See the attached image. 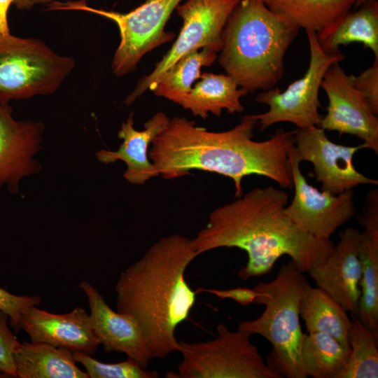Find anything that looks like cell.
<instances>
[{
  "label": "cell",
  "instance_id": "cell-1",
  "mask_svg": "<svg viewBox=\"0 0 378 378\" xmlns=\"http://www.w3.org/2000/svg\"><path fill=\"white\" fill-rule=\"evenodd\" d=\"M255 125L246 115L229 130L212 132L186 118L174 117L153 141L148 157L165 179L180 178L191 170L230 178L236 197L243 195L242 180L249 175L265 176L290 188L289 153L295 146V130L278 129L270 139L258 141L253 139Z\"/></svg>",
  "mask_w": 378,
  "mask_h": 378
},
{
  "label": "cell",
  "instance_id": "cell-2",
  "mask_svg": "<svg viewBox=\"0 0 378 378\" xmlns=\"http://www.w3.org/2000/svg\"><path fill=\"white\" fill-rule=\"evenodd\" d=\"M212 211L208 223L191 239L200 255L221 247L246 252V265L238 272L243 281L269 273L288 255L300 272L323 262L334 247L303 230L286 214L288 195L273 186L255 188Z\"/></svg>",
  "mask_w": 378,
  "mask_h": 378
},
{
  "label": "cell",
  "instance_id": "cell-3",
  "mask_svg": "<svg viewBox=\"0 0 378 378\" xmlns=\"http://www.w3.org/2000/svg\"><path fill=\"white\" fill-rule=\"evenodd\" d=\"M197 256L191 239L171 234L155 242L118 279L116 311L137 321L153 358L180 349L175 331L188 318L197 293L185 272Z\"/></svg>",
  "mask_w": 378,
  "mask_h": 378
},
{
  "label": "cell",
  "instance_id": "cell-4",
  "mask_svg": "<svg viewBox=\"0 0 378 378\" xmlns=\"http://www.w3.org/2000/svg\"><path fill=\"white\" fill-rule=\"evenodd\" d=\"M299 29L262 0H241L223 30L218 62L248 92L273 88Z\"/></svg>",
  "mask_w": 378,
  "mask_h": 378
},
{
  "label": "cell",
  "instance_id": "cell-5",
  "mask_svg": "<svg viewBox=\"0 0 378 378\" xmlns=\"http://www.w3.org/2000/svg\"><path fill=\"white\" fill-rule=\"evenodd\" d=\"M307 282L291 260L282 265L273 280L259 282L253 287L259 293L253 303L265 307L262 314L238 326V330L258 334L271 343L267 365L281 378H307L300 356L304 333L299 306Z\"/></svg>",
  "mask_w": 378,
  "mask_h": 378
},
{
  "label": "cell",
  "instance_id": "cell-6",
  "mask_svg": "<svg viewBox=\"0 0 378 378\" xmlns=\"http://www.w3.org/2000/svg\"><path fill=\"white\" fill-rule=\"evenodd\" d=\"M74 66L41 40L0 34V103L52 94Z\"/></svg>",
  "mask_w": 378,
  "mask_h": 378
},
{
  "label": "cell",
  "instance_id": "cell-7",
  "mask_svg": "<svg viewBox=\"0 0 378 378\" xmlns=\"http://www.w3.org/2000/svg\"><path fill=\"white\" fill-rule=\"evenodd\" d=\"M214 340L188 343L180 341L182 360L171 378H281L265 363L251 332L231 331L223 323Z\"/></svg>",
  "mask_w": 378,
  "mask_h": 378
},
{
  "label": "cell",
  "instance_id": "cell-8",
  "mask_svg": "<svg viewBox=\"0 0 378 378\" xmlns=\"http://www.w3.org/2000/svg\"><path fill=\"white\" fill-rule=\"evenodd\" d=\"M182 0H146L134 10L122 13L89 6L85 0L52 1L49 10H76L92 13L113 21L120 41L113 57L111 69L117 76L133 71L141 57L169 42L174 34L164 30L172 12Z\"/></svg>",
  "mask_w": 378,
  "mask_h": 378
},
{
  "label": "cell",
  "instance_id": "cell-9",
  "mask_svg": "<svg viewBox=\"0 0 378 378\" xmlns=\"http://www.w3.org/2000/svg\"><path fill=\"white\" fill-rule=\"evenodd\" d=\"M310 50V61L302 78L290 83L286 90L271 88L259 93L256 102L268 106L267 111L250 115L265 130L274 124L290 122L303 129L318 126L322 116L318 113L319 89L324 74L332 65L344 57L341 52H325L321 48L316 32L306 30Z\"/></svg>",
  "mask_w": 378,
  "mask_h": 378
},
{
  "label": "cell",
  "instance_id": "cell-10",
  "mask_svg": "<svg viewBox=\"0 0 378 378\" xmlns=\"http://www.w3.org/2000/svg\"><path fill=\"white\" fill-rule=\"evenodd\" d=\"M241 0H188L178 4L176 10L183 26L176 41L148 75L144 76L127 97L130 105L172 65L188 53L209 48L217 52L222 46L221 36L225 23Z\"/></svg>",
  "mask_w": 378,
  "mask_h": 378
},
{
  "label": "cell",
  "instance_id": "cell-11",
  "mask_svg": "<svg viewBox=\"0 0 378 378\" xmlns=\"http://www.w3.org/2000/svg\"><path fill=\"white\" fill-rule=\"evenodd\" d=\"M289 160L294 196L285 208L286 214L309 234L330 240L332 234L356 214L353 190L332 195L311 186L301 172V160L295 146L290 150Z\"/></svg>",
  "mask_w": 378,
  "mask_h": 378
},
{
  "label": "cell",
  "instance_id": "cell-12",
  "mask_svg": "<svg viewBox=\"0 0 378 378\" xmlns=\"http://www.w3.org/2000/svg\"><path fill=\"white\" fill-rule=\"evenodd\" d=\"M321 88L327 94L328 106L318 127L340 134L354 135L377 155V115L364 94L355 88L351 76L336 63L326 71Z\"/></svg>",
  "mask_w": 378,
  "mask_h": 378
},
{
  "label": "cell",
  "instance_id": "cell-13",
  "mask_svg": "<svg viewBox=\"0 0 378 378\" xmlns=\"http://www.w3.org/2000/svg\"><path fill=\"white\" fill-rule=\"evenodd\" d=\"M295 147L301 162L312 164L315 178L321 183V190L337 195L360 185H378L355 168V153L366 148L363 144L348 146L335 144L318 126L295 130Z\"/></svg>",
  "mask_w": 378,
  "mask_h": 378
},
{
  "label": "cell",
  "instance_id": "cell-14",
  "mask_svg": "<svg viewBox=\"0 0 378 378\" xmlns=\"http://www.w3.org/2000/svg\"><path fill=\"white\" fill-rule=\"evenodd\" d=\"M43 131L42 122L17 120L10 104L0 103V189L6 186L15 195L22 178L41 171L34 156L42 148Z\"/></svg>",
  "mask_w": 378,
  "mask_h": 378
},
{
  "label": "cell",
  "instance_id": "cell-15",
  "mask_svg": "<svg viewBox=\"0 0 378 378\" xmlns=\"http://www.w3.org/2000/svg\"><path fill=\"white\" fill-rule=\"evenodd\" d=\"M360 232L348 227L326 259L308 273L323 290L350 314H357L361 295V266L358 255Z\"/></svg>",
  "mask_w": 378,
  "mask_h": 378
},
{
  "label": "cell",
  "instance_id": "cell-16",
  "mask_svg": "<svg viewBox=\"0 0 378 378\" xmlns=\"http://www.w3.org/2000/svg\"><path fill=\"white\" fill-rule=\"evenodd\" d=\"M79 287L88 298L91 324L104 351L125 354L148 369L153 358L137 321L127 314L113 311L89 282L83 281Z\"/></svg>",
  "mask_w": 378,
  "mask_h": 378
},
{
  "label": "cell",
  "instance_id": "cell-17",
  "mask_svg": "<svg viewBox=\"0 0 378 378\" xmlns=\"http://www.w3.org/2000/svg\"><path fill=\"white\" fill-rule=\"evenodd\" d=\"M32 342L80 351L92 356L99 343L90 316L80 307L66 314H55L32 306L22 314L19 322Z\"/></svg>",
  "mask_w": 378,
  "mask_h": 378
},
{
  "label": "cell",
  "instance_id": "cell-18",
  "mask_svg": "<svg viewBox=\"0 0 378 378\" xmlns=\"http://www.w3.org/2000/svg\"><path fill=\"white\" fill-rule=\"evenodd\" d=\"M170 118L163 112L153 115L144 123L143 130L134 127V113L131 112L122 123L118 137L122 141L117 150L102 149L95 155L104 164L123 161L127 167L123 177L130 183L144 184L150 178L159 176L158 171L148 157L150 144L167 127Z\"/></svg>",
  "mask_w": 378,
  "mask_h": 378
},
{
  "label": "cell",
  "instance_id": "cell-19",
  "mask_svg": "<svg viewBox=\"0 0 378 378\" xmlns=\"http://www.w3.org/2000/svg\"><path fill=\"white\" fill-rule=\"evenodd\" d=\"M370 190L358 221L360 232L358 255L361 266L357 317L378 335V190Z\"/></svg>",
  "mask_w": 378,
  "mask_h": 378
},
{
  "label": "cell",
  "instance_id": "cell-20",
  "mask_svg": "<svg viewBox=\"0 0 378 378\" xmlns=\"http://www.w3.org/2000/svg\"><path fill=\"white\" fill-rule=\"evenodd\" d=\"M13 360L20 378H89L76 365L71 351L43 342H19Z\"/></svg>",
  "mask_w": 378,
  "mask_h": 378
},
{
  "label": "cell",
  "instance_id": "cell-21",
  "mask_svg": "<svg viewBox=\"0 0 378 378\" xmlns=\"http://www.w3.org/2000/svg\"><path fill=\"white\" fill-rule=\"evenodd\" d=\"M357 10L349 11L316 33L321 49L328 54L340 52L341 45L360 43L378 57V2L372 0Z\"/></svg>",
  "mask_w": 378,
  "mask_h": 378
},
{
  "label": "cell",
  "instance_id": "cell-22",
  "mask_svg": "<svg viewBox=\"0 0 378 378\" xmlns=\"http://www.w3.org/2000/svg\"><path fill=\"white\" fill-rule=\"evenodd\" d=\"M239 87L227 74L204 73L178 104L203 119L209 113L220 116L223 110L229 113H240L244 110L240 99L248 92Z\"/></svg>",
  "mask_w": 378,
  "mask_h": 378
},
{
  "label": "cell",
  "instance_id": "cell-23",
  "mask_svg": "<svg viewBox=\"0 0 378 378\" xmlns=\"http://www.w3.org/2000/svg\"><path fill=\"white\" fill-rule=\"evenodd\" d=\"M299 309L307 332L328 334L351 349V318L347 311L329 294L307 282L302 290Z\"/></svg>",
  "mask_w": 378,
  "mask_h": 378
},
{
  "label": "cell",
  "instance_id": "cell-24",
  "mask_svg": "<svg viewBox=\"0 0 378 378\" xmlns=\"http://www.w3.org/2000/svg\"><path fill=\"white\" fill-rule=\"evenodd\" d=\"M356 0H273L267 6L299 28L316 33L354 8Z\"/></svg>",
  "mask_w": 378,
  "mask_h": 378
},
{
  "label": "cell",
  "instance_id": "cell-25",
  "mask_svg": "<svg viewBox=\"0 0 378 378\" xmlns=\"http://www.w3.org/2000/svg\"><path fill=\"white\" fill-rule=\"evenodd\" d=\"M351 349L333 337L321 332L304 334L300 360L307 377L336 378L345 366Z\"/></svg>",
  "mask_w": 378,
  "mask_h": 378
},
{
  "label": "cell",
  "instance_id": "cell-26",
  "mask_svg": "<svg viewBox=\"0 0 378 378\" xmlns=\"http://www.w3.org/2000/svg\"><path fill=\"white\" fill-rule=\"evenodd\" d=\"M217 59V52L209 48L194 50L169 68L150 88L155 95L176 104L187 95L192 83L201 77L202 66L211 65Z\"/></svg>",
  "mask_w": 378,
  "mask_h": 378
},
{
  "label": "cell",
  "instance_id": "cell-27",
  "mask_svg": "<svg viewBox=\"0 0 378 378\" xmlns=\"http://www.w3.org/2000/svg\"><path fill=\"white\" fill-rule=\"evenodd\" d=\"M350 315L351 351L345 366L336 378H377L378 335L362 323L356 314Z\"/></svg>",
  "mask_w": 378,
  "mask_h": 378
},
{
  "label": "cell",
  "instance_id": "cell-28",
  "mask_svg": "<svg viewBox=\"0 0 378 378\" xmlns=\"http://www.w3.org/2000/svg\"><path fill=\"white\" fill-rule=\"evenodd\" d=\"M73 354L76 363H80L84 367L89 378H157L159 377L155 370L144 369L130 358L119 363H106L80 351H74Z\"/></svg>",
  "mask_w": 378,
  "mask_h": 378
},
{
  "label": "cell",
  "instance_id": "cell-29",
  "mask_svg": "<svg viewBox=\"0 0 378 378\" xmlns=\"http://www.w3.org/2000/svg\"><path fill=\"white\" fill-rule=\"evenodd\" d=\"M41 302L40 296L17 295L0 287V310L8 316L10 323L16 332L20 330L19 322L22 313Z\"/></svg>",
  "mask_w": 378,
  "mask_h": 378
},
{
  "label": "cell",
  "instance_id": "cell-30",
  "mask_svg": "<svg viewBox=\"0 0 378 378\" xmlns=\"http://www.w3.org/2000/svg\"><path fill=\"white\" fill-rule=\"evenodd\" d=\"M8 321V316L0 310V372L17 377L13 353L20 342L9 328Z\"/></svg>",
  "mask_w": 378,
  "mask_h": 378
},
{
  "label": "cell",
  "instance_id": "cell-31",
  "mask_svg": "<svg viewBox=\"0 0 378 378\" xmlns=\"http://www.w3.org/2000/svg\"><path fill=\"white\" fill-rule=\"evenodd\" d=\"M355 88L362 92L372 111L378 115V57L372 65L357 76L351 75Z\"/></svg>",
  "mask_w": 378,
  "mask_h": 378
},
{
  "label": "cell",
  "instance_id": "cell-32",
  "mask_svg": "<svg viewBox=\"0 0 378 378\" xmlns=\"http://www.w3.org/2000/svg\"><path fill=\"white\" fill-rule=\"evenodd\" d=\"M205 292H209L221 299H232L243 306H247L253 303L259 293L255 290L248 288L237 287L227 290H206L199 289Z\"/></svg>",
  "mask_w": 378,
  "mask_h": 378
},
{
  "label": "cell",
  "instance_id": "cell-33",
  "mask_svg": "<svg viewBox=\"0 0 378 378\" xmlns=\"http://www.w3.org/2000/svg\"><path fill=\"white\" fill-rule=\"evenodd\" d=\"M15 0H0V34H6L10 33L8 21L9 8Z\"/></svg>",
  "mask_w": 378,
  "mask_h": 378
},
{
  "label": "cell",
  "instance_id": "cell-34",
  "mask_svg": "<svg viewBox=\"0 0 378 378\" xmlns=\"http://www.w3.org/2000/svg\"><path fill=\"white\" fill-rule=\"evenodd\" d=\"M53 0H15L13 4L18 9L28 10L40 4H49Z\"/></svg>",
  "mask_w": 378,
  "mask_h": 378
},
{
  "label": "cell",
  "instance_id": "cell-35",
  "mask_svg": "<svg viewBox=\"0 0 378 378\" xmlns=\"http://www.w3.org/2000/svg\"><path fill=\"white\" fill-rule=\"evenodd\" d=\"M372 0H356L354 8H358L360 7L368 2H370Z\"/></svg>",
  "mask_w": 378,
  "mask_h": 378
},
{
  "label": "cell",
  "instance_id": "cell-36",
  "mask_svg": "<svg viewBox=\"0 0 378 378\" xmlns=\"http://www.w3.org/2000/svg\"><path fill=\"white\" fill-rule=\"evenodd\" d=\"M267 6H269L273 0H262Z\"/></svg>",
  "mask_w": 378,
  "mask_h": 378
},
{
  "label": "cell",
  "instance_id": "cell-37",
  "mask_svg": "<svg viewBox=\"0 0 378 378\" xmlns=\"http://www.w3.org/2000/svg\"><path fill=\"white\" fill-rule=\"evenodd\" d=\"M9 377L8 375H6V374L0 372V378H8Z\"/></svg>",
  "mask_w": 378,
  "mask_h": 378
}]
</instances>
